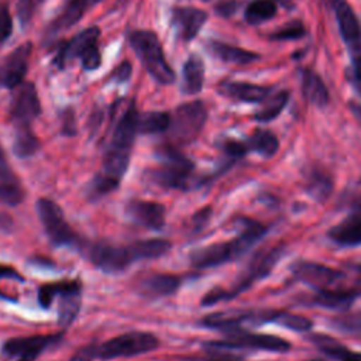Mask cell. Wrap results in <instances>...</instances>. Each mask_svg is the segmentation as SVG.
I'll return each mask as SVG.
<instances>
[{
    "label": "cell",
    "mask_w": 361,
    "mask_h": 361,
    "mask_svg": "<svg viewBox=\"0 0 361 361\" xmlns=\"http://www.w3.org/2000/svg\"><path fill=\"white\" fill-rule=\"evenodd\" d=\"M138 114L134 103H127L121 114L114 118L111 135L104 151L100 175L117 186L128 168L133 144L138 133Z\"/></svg>",
    "instance_id": "obj_1"
},
{
    "label": "cell",
    "mask_w": 361,
    "mask_h": 361,
    "mask_svg": "<svg viewBox=\"0 0 361 361\" xmlns=\"http://www.w3.org/2000/svg\"><path fill=\"white\" fill-rule=\"evenodd\" d=\"M265 233L267 228L261 223L254 220H243V228L235 238L192 251L190 262L196 268L219 267L248 251L258 240L262 238Z\"/></svg>",
    "instance_id": "obj_2"
},
{
    "label": "cell",
    "mask_w": 361,
    "mask_h": 361,
    "mask_svg": "<svg viewBox=\"0 0 361 361\" xmlns=\"http://www.w3.org/2000/svg\"><path fill=\"white\" fill-rule=\"evenodd\" d=\"M130 45L148 73L162 85H169L175 80V72L168 63L159 38L154 31L138 30L130 34Z\"/></svg>",
    "instance_id": "obj_3"
},
{
    "label": "cell",
    "mask_w": 361,
    "mask_h": 361,
    "mask_svg": "<svg viewBox=\"0 0 361 361\" xmlns=\"http://www.w3.org/2000/svg\"><path fill=\"white\" fill-rule=\"evenodd\" d=\"M207 120V109L203 102L193 100L176 107L171 116L169 138L176 145H185L197 138Z\"/></svg>",
    "instance_id": "obj_4"
},
{
    "label": "cell",
    "mask_w": 361,
    "mask_h": 361,
    "mask_svg": "<svg viewBox=\"0 0 361 361\" xmlns=\"http://www.w3.org/2000/svg\"><path fill=\"white\" fill-rule=\"evenodd\" d=\"M159 157L161 164L149 171V179L162 188H186L193 171V162L183 157L173 145L164 147Z\"/></svg>",
    "instance_id": "obj_5"
},
{
    "label": "cell",
    "mask_w": 361,
    "mask_h": 361,
    "mask_svg": "<svg viewBox=\"0 0 361 361\" xmlns=\"http://www.w3.org/2000/svg\"><path fill=\"white\" fill-rule=\"evenodd\" d=\"M334 11L340 35L351 56L350 71L361 72V27L358 18L345 0H323Z\"/></svg>",
    "instance_id": "obj_6"
},
{
    "label": "cell",
    "mask_w": 361,
    "mask_h": 361,
    "mask_svg": "<svg viewBox=\"0 0 361 361\" xmlns=\"http://www.w3.org/2000/svg\"><path fill=\"white\" fill-rule=\"evenodd\" d=\"M159 345L158 338L148 331H130L113 337L97 347V357L104 360L134 357L155 350Z\"/></svg>",
    "instance_id": "obj_7"
},
{
    "label": "cell",
    "mask_w": 361,
    "mask_h": 361,
    "mask_svg": "<svg viewBox=\"0 0 361 361\" xmlns=\"http://www.w3.org/2000/svg\"><path fill=\"white\" fill-rule=\"evenodd\" d=\"M209 348L233 350V348H251V350H265L283 353L290 348L289 341L271 334L250 333L240 327L227 330V338L223 341H213L207 344Z\"/></svg>",
    "instance_id": "obj_8"
},
{
    "label": "cell",
    "mask_w": 361,
    "mask_h": 361,
    "mask_svg": "<svg viewBox=\"0 0 361 361\" xmlns=\"http://www.w3.org/2000/svg\"><path fill=\"white\" fill-rule=\"evenodd\" d=\"M37 213L49 241L54 245H69L78 241V237L66 221L62 209L54 200L47 197L38 199Z\"/></svg>",
    "instance_id": "obj_9"
},
{
    "label": "cell",
    "mask_w": 361,
    "mask_h": 361,
    "mask_svg": "<svg viewBox=\"0 0 361 361\" xmlns=\"http://www.w3.org/2000/svg\"><path fill=\"white\" fill-rule=\"evenodd\" d=\"M41 103L35 86L31 82H23L14 87L10 116L16 127H31V123L39 116Z\"/></svg>",
    "instance_id": "obj_10"
},
{
    "label": "cell",
    "mask_w": 361,
    "mask_h": 361,
    "mask_svg": "<svg viewBox=\"0 0 361 361\" xmlns=\"http://www.w3.org/2000/svg\"><path fill=\"white\" fill-rule=\"evenodd\" d=\"M282 252H283V247L282 245L271 247L268 250H262V251L257 252L251 258L245 272L241 275L238 282L228 290L230 296L234 298L240 292H243L247 288H250L251 283H254L255 281H258L261 278H265L274 269V267L276 265V262L282 257Z\"/></svg>",
    "instance_id": "obj_11"
},
{
    "label": "cell",
    "mask_w": 361,
    "mask_h": 361,
    "mask_svg": "<svg viewBox=\"0 0 361 361\" xmlns=\"http://www.w3.org/2000/svg\"><path fill=\"white\" fill-rule=\"evenodd\" d=\"M31 54H32V44L23 42L0 61V86L1 87L14 89L20 83H23V79L28 71Z\"/></svg>",
    "instance_id": "obj_12"
},
{
    "label": "cell",
    "mask_w": 361,
    "mask_h": 361,
    "mask_svg": "<svg viewBox=\"0 0 361 361\" xmlns=\"http://www.w3.org/2000/svg\"><path fill=\"white\" fill-rule=\"evenodd\" d=\"M92 264L106 272H120L130 267L135 258L130 245L117 247L107 243H96L89 250Z\"/></svg>",
    "instance_id": "obj_13"
},
{
    "label": "cell",
    "mask_w": 361,
    "mask_h": 361,
    "mask_svg": "<svg viewBox=\"0 0 361 361\" xmlns=\"http://www.w3.org/2000/svg\"><path fill=\"white\" fill-rule=\"evenodd\" d=\"M292 272L296 279L319 290L330 288L344 278V274L338 269L313 261H298L292 264Z\"/></svg>",
    "instance_id": "obj_14"
},
{
    "label": "cell",
    "mask_w": 361,
    "mask_h": 361,
    "mask_svg": "<svg viewBox=\"0 0 361 361\" xmlns=\"http://www.w3.org/2000/svg\"><path fill=\"white\" fill-rule=\"evenodd\" d=\"M100 37V28L99 27H89L79 34H76L73 38H71L68 42L62 45L59 49L55 63L62 69L68 59L72 58H83L87 52L97 48V39Z\"/></svg>",
    "instance_id": "obj_15"
},
{
    "label": "cell",
    "mask_w": 361,
    "mask_h": 361,
    "mask_svg": "<svg viewBox=\"0 0 361 361\" xmlns=\"http://www.w3.org/2000/svg\"><path fill=\"white\" fill-rule=\"evenodd\" d=\"M207 13L196 7H175L172 10L171 23L175 27L178 35L183 41L193 39L207 20Z\"/></svg>",
    "instance_id": "obj_16"
},
{
    "label": "cell",
    "mask_w": 361,
    "mask_h": 361,
    "mask_svg": "<svg viewBox=\"0 0 361 361\" xmlns=\"http://www.w3.org/2000/svg\"><path fill=\"white\" fill-rule=\"evenodd\" d=\"M100 0H66L58 16L49 23L47 35L55 37L59 32L75 25L90 8H93Z\"/></svg>",
    "instance_id": "obj_17"
},
{
    "label": "cell",
    "mask_w": 361,
    "mask_h": 361,
    "mask_svg": "<svg viewBox=\"0 0 361 361\" xmlns=\"http://www.w3.org/2000/svg\"><path fill=\"white\" fill-rule=\"evenodd\" d=\"M58 336H28L10 338L3 344V353L20 357L24 361H32L41 351H44Z\"/></svg>",
    "instance_id": "obj_18"
},
{
    "label": "cell",
    "mask_w": 361,
    "mask_h": 361,
    "mask_svg": "<svg viewBox=\"0 0 361 361\" xmlns=\"http://www.w3.org/2000/svg\"><path fill=\"white\" fill-rule=\"evenodd\" d=\"M127 213L135 223L147 228L159 230L165 224V206L157 202L134 199L127 204Z\"/></svg>",
    "instance_id": "obj_19"
},
{
    "label": "cell",
    "mask_w": 361,
    "mask_h": 361,
    "mask_svg": "<svg viewBox=\"0 0 361 361\" xmlns=\"http://www.w3.org/2000/svg\"><path fill=\"white\" fill-rule=\"evenodd\" d=\"M219 93L238 102L262 103L272 93V87L248 82L224 80L219 85Z\"/></svg>",
    "instance_id": "obj_20"
},
{
    "label": "cell",
    "mask_w": 361,
    "mask_h": 361,
    "mask_svg": "<svg viewBox=\"0 0 361 361\" xmlns=\"http://www.w3.org/2000/svg\"><path fill=\"white\" fill-rule=\"evenodd\" d=\"M58 323L69 326L79 313L82 303V288L79 282H61L59 285Z\"/></svg>",
    "instance_id": "obj_21"
},
{
    "label": "cell",
    "mask_w": 361,
    "mask_h": 361,
    "mask_svg": "<svg viewBox=\"0 0 361 361\" xmlns=\"http://www.w3.org/2000/svg\"><path fill=\"white\" fill-rule=\"evenodd\" d=\"M24 195V188L0 147V199L10 206H16L23 202Z\"/></svg>",
    "instance_id": "obj_22"
},
{
    "label": "cell",
    "mask_w": 361,
    "mask_h": 361,
    "mask_svg": "<svg viewBox=\"0 0 361 361\" xmlns=\"http://www.w3.org/2000/svg\"><path fill=\"white\" fill-rule=\"evenodd\" d=\"M300 85H302V92L306 100L317 107H324L327 106L330 96L327 86L324 85L323 79L312 69L309 68H302L300 69Z\"/></svg>",
    "instance_id": "obj_23"
},
{
    "label": "cell",
    "mask_w": 361,
    "mask_h": 361,
    "mask_svg": "<svg viewBox=\"0 0 361 361\" xmlns=\"http://www.w3.org/2000/svg\"><path fill=\"white\" fill-rule=\"evenodd\" d=\"M207 48L216 58L227 63L250 65L259 59V55L257 52H252L240 47H234L226 42H220V41H210L207 44Z\"/></svg>",
    "instance_id": "obj_24"
},
{
    "label": "cell",
    "mask_w": 361,
    "mask_h": 361,
    "mask_svg": "<svg viewBox=\"0 0 361 361\" xmlns=\"http://www.w3.org/2000/svg\"><path fill=\"white\" fill-rule=\"evenodd\" d=\"M360 295V290L353 289H320L313 298L312 302L317 306L327 307V309H336V310H345L348 309L355 298Z\"/></svg>",
    "instance_id": "obj_25"
},
{
    "label": "cell",
    "mask_w": 361,
    "mask_h": 361,
    "mask_svg": "<svg viewBox=\"0 0 361 361\" xmlns=\"http://www.w3.org/2000/svg\"><path fill=\"white\" fill-rule=\"evenodd\" d=\"M329 237L338 245H361V216H350L329 230Z\"/></svg>",
    "instance_id": "obj_26"
},
{
    "label": "cell",
    "mask_w": 361,
    "mask_h": 361,
    "mask_svg": "<svg viewBox=\"0 0 361 361\" xmlns=\"http://www.w3.org/2000/svg\"><path fill=\"white\" fill-rule=\"evenodd\" d=\"M180 285V279L176 275L171 274H154L145 278L141 285V293L149 298L157 296H168L178 290Z\"/></svg>",
    "instance_id": "obj_27"
},
{
    "label": "cell",
    "mask_w": 361,
    "mask_h": 361,
    "mask_svg": "<svg viewBox=\"0 0 361 361\" xmlns=\"http://www.w3.org/2000/svg\"><path fill=\"white\" fill-rule=\"evenodd\" d=\"M204 82V63L199 55H190L182 69V89L188 94L202 90Z\"/></svg>",
    "instance_id": "obj_28"
},
{
    "label": "cell",
    "mask_w": 361,
    "mask_h": 361,
    "mask_svg": "<svg viewBox=\"0 0 361 361\" xmlns=\"http://www.w3.org/2000/svg\"><path fill=\"white\" fill-rule=\"evenodd\" d=\"M131 252L138 259H155L165 255L171 250V243L164 238H147L130 244Z\"/></svg>",
    "instance_id": "obj_29"
},
{
    "label": "cell",
    "mask_w": 361,
    "mask_h": 361,
    "mask_svg": "<svg viewBox=\"0 0 361 361\" xmlns=\"http://www.w3.org/2000/svg\"><path fill=\"white\" fill-rule=\"evenodd\" d=\"M247 147L248 151H255L265 158H271L279 149V141L269 130H255L247 140Z\"/></svg>",
    "instance_id": "obj_30"
},
{
    "label": "cell",
    "mask_w": 361,
    "mask_h": 361,
    "mask_svg": "<svg viewBox=\"0 0 361 361\" xmlns=\"http://www.w3.org/2000/svg\"><path fill=\"white\" fill-rule=\"evenodd\" d=\"M289 100V92L281 90L278 93H271L264 102L261 109L254 114V120L259 123H268L274 118H276L281 111L285 109Z\"/></svg>",
    "instance_id": "obj_31"
},
{
    "label": "cell",
    "mask_w": 361,
    "mask_h": 361,
    "mask_svg": "<svg viewBox=\"0 0 361 361\" xmlns=\"http://www.w3.org/2000/svg\"><path fill=\"white\" fill-rule=\"evenodd\" d=\"M276 10L278 4L275 0H254L245 7L244 18L248 24L257 25L275 17Z\"/></svg>",
    "instance_id": "obj_32"
},
{
    "label": "cell",
    "mask_w": 361,
    "mask_h": 361,
    "mask_svg": "<svg viewBox=\"0 0 361 361\" xmlns=\"http://www.w3.org/2000/svg\"><path fill=\"white\" fill-rule=\"evenodd\" d=\"M171 116L165 111H147L138 114V133L141 134H159L168 131Z\"/></svg>",
    "instance_id": "obj_33"
},
{
    "label": "cell",
    "mask_w": 361,
    "mask_h": 361,
    "mask_svg": "<svg viewBox=\"0 0 361 361\" xmlns=\"http://www.w3.org/2000/svg\"><path fill=\"white\" fill-rule=\"evenodd\" d=\"M39 148V141L32 133L31 127H17L16 138L13 142V151L20 158L31 157Z\"/></svg>",
    "instance_id": "obj_34"
},
{
    "label": "cell",
    "mask_w": 361,
    "mask_h": 361,
    "mask_svg": "<svg viewBox=\"0 0 361 361\" xmlns=\"http://www.w3.org/2000/svg\"><path fill=\"white\" fill-rule=\"evenodd\" d=\"M333 189V182L330 176L319 169H313L306 182V190L307 193L316 199V200H324L330 196Z\"/></svg>",
    "instance_id": "obj_35"
},
{
    "label": "cell",
    "mask_w": 361,
    "mask_h": 361,
    "mask_svg": "<svg viewBox=\"0 0 361 361\" xmlns=\"http://www.w3.org/2000/svg\"><path fill=\"white\" fill-rule=\"evenodd\" d=\"M310 340L313 341V344L322 351L326 355L331 357V358H337V360H341L350 350H347L341 343H338L336 338L327 336V334H322V333H317V334H313L310 337Z\"/></svg>",
    "instance_id": "obj_36"
},
{
    "label": "cell",
    "mask_w": 361,
    "mask_h": 361,
    "mask_svg": "<svg viewBox=\"0 0 361 361\" xmlns=\"http://www.w3.org/2000/svg\"><path fill=\"white\" fill-rule=\"evenodd\" d=\"M331 326L344 334L361 336V312H347L331 319Z\"/></svg>",
    "instance_id": "obj_37"
},
{
    "label": "cell",
    "mask_w": 361,
    "mask_h": 361,
    "mask_svg": "<svg viewBox=\"0 0 361 361\" xmlns=\"http://www.w3.org/2000/svg\"><path fill=\"white\" fill-rule=\"evenodd\" d=\"M282 326H285L289 330L293 331H299V333H306L312 329L313 323L300 314H293V313H288V312H279L276 319L274 320Z\"/></svg>",
    "instance_id": "obj_38"
},
{
    "label": "cell",
    "mask_w": 361,
    "mask_h": 361,
    "mask_svg": "<svg viewBox=\"0 0 361 361\" xmlns=\"http://www.w3.org/2000/svg\"><path fill=\"white\" fill-rule=\"evenodd\" d=\"M305 34H306L305 25L300 21L295 20V21H289L283 27L271 32L269 38L274 41H288V39H299L305 37Z\"/></svg>",
    "instance_id": "obj_39"
},
{
    "label": "cell",
    "mask_w": 361,
    "mask_h": 361,
    "mask_svg": "<svg viewBox=\"0 0 361 361\" xmlns=\"http://www.w3.org/2000/svg\"><path fill=\"white\" fill-rule=\"evenodd\" d=\"M44 0H17V16L21 24H27Z\"/></svg>",
    "instance_id": "obj_40"
},
{
    "label": "cell",
    "mask_w": 361,
    "mask_h": 361,
    "mask_svg": "<svg viewBox=\"0 0 361 361\" xmlns=\"http://www.w3.org/2000/svg\"><path fill=\"white\" fill-rule=\"evenodd\" d=\"M13 31V18L6 4L0 6V42L10 38Z\"/></svg>",
    "instance_id": "obj_41"
},
{
    "label": "cell",
    "mask_w": 361,
    "mask_h": 361,
    "mask_svg": "<svg viewBox=\"0 0 361 361\" xmlns=\"http://www.w3.org/2000/svg\"><path fill=\"white\" fill-rule=\"evenodd\" d=\"M59 285L61 283H49V285H44V286L39 288L38 302L44 309L49 307L52 299L59 293Z\"/></svg>",
    "instance_id": "obj_42"
},
{
    "label": "cell",
    "mask_w": 361,
    "mask_h": 361,
    "mask_svg": "<svg viewBox=\"0 0 361 361\" xmlns=\"http://www.w3.org/2000/svg\"><path fill=\"white\" fill-rule=\"evenodd\" d=\"M223 149L226 151V154H228L233 158H240L248 152L247 142H241V141H235V140H227L223 144Z\"/></svg>",
    "instance_id": "obj_43"
},
{
    "label": "cell",
    "mask_w": 361,
    "mask_h": 361,
    "mask_svg": "<svg viewBox=\"0 0 361 361\" xmlns=\"http://www.w3.org/2000/svg\"><path fill=\"white\" fill-rule=\"evenodd\" d=\"M102 62V55H100V51L99 48H94L92 49L90 52H87L83 58H82V66L87 71H93L96 68H99Z\"/></svg>",
    "instance_id": "obj_44"
},
{
    "label": "cell",
    "mask_w": 361,
    "mask_h": 361,
    "mask_svg": "<svg viewBox=\"0 0 361 361\" xmlns=\"http://www.w3.org/2000/svg\"><path fill=\"white\" fill-rule=\"evenodd\" d=\"M94 357H97V347L87 345L80 350H78L69 361H93Z\"/></svg>",
    "instance_id": "obj_45"
},
{
    "label": "cell",
    "mask_w": 361,
    "mask_h": 361,
    "mask_svg": "<svg viewBox=\"0 0 361 361\" xmlns=\"http://www.w3.org/2000/svg\"><path fill=\"white\" fill-rule=\"evenodd\" d=\"M212 350H216V351H213L204 361H245L244 358L234 355L231 353H227L224 350L223 351L220 348H212Z\"/></svg>",
    "instance_id": "obj_46"
},
{
    "label": "cell",
    "mask_w": 361,
    "mask_h": 361,
    "mask_svg": "<svg viewBox=\"0 0 361 361\" xmlns=\"http://www.w3.org/2000/svg\"><path fill=\"white\" fill-rule=\"evenodd\" d=\"M131 76V65L128 62H121L116 69L111 72L110 79H114L117 82H124Z\"/></svg>",
    "instance_id": "obj_47"
},
{
    "label": "cell",
    "mask_w": 361,
    "mask_h": 361,
    "mask_svg": "<svg viewBox=\"0 0 361 361\" xmlns=\"http://www.w3.org/2000/svg\"><path fill=\"white\" fill-rule=\"evenodd\" d=\"M237 7H238V3L235 0H221L220 3L216 4V13L223 17H228L237 10Z\"/></svg>",
    "instance_id": "obj_48"
},
{
    "label": "cell",
    "mask_w": 361,
    "mask_h": 361,
    "mask_svg": "<svg viewBox=\"0 0 361 361\" xmlns=\"http://www.w3.org/2000/svg\"><path fill=\"white\" fill-rule=\"evenodd\" d=\"M0 278L23 281V276L20 275V272H18L17 269H14V268L10 267V265H3V264H0Z\"/></svg>",
    "instance_id": "obj_49"
},
{
    "label": "cell",
    "mask_w": 361,
    "mask_h": 361,
    "mask_svg": "<svg viewBox=\"0 0 361 361\" xmlns=\"http://www.w3.org/2000/svg\"><path fill=\"white\" fill-rule=\"evenodd\" d=\"M348 82L355 89V92L361 94V72H354L348 69Z\"/></svg>",
    "instance_id": "obj_50"
},
{
    "label": "cell",
    "mask_w": 361,
    "mask_h": 361,
    "mask_svg": "<svg viewBox=\"0 0 361 361\" xmlns=\"http://www.w3.org/2000/svg\"><path fill=\"white\" fill-rule=\"evenodd\" d=\"M340 361H361V353L348 351Z\"/></svg>",
    "instance_id": "obj_51"
},
{
    "label": "cell",
    "mask_w": 361,
    "mask_h": 361,
    "mask_svg": "<svg viewBox=\"0 0 361 361\" xmlns=\"http://www.w3.org/2000/svg\"><path fill=\"white\" fill-rule=\"evenodd\" d=\"M350 109L353 111V114L361 121V104H357V103H350Z\"/></svg>",
    "instance_id": "obj_52"
},
{
    "label": "cell",
    "mask_w": 361,
    "mask_h": 361,
    "mask_svg": "<svg viewBox=\"0 0 361 361\" xmlns=\"http://www.w3.org/2000/svg\"><path fill=\"white\" fill-rule=\"evenodd\" d=\"M357 210H358V213H360V216H361V196H360V199H358V202H357Z\"/></svg>",
    "instance_id": "obj_53"
},
{
    "label": "cell",
    "mask_w": 361,
    "mask_h": 361,
    "mask_svg": "<svg viewBox=\"0 0 361 361\" xmlns=\"http://www.w3.org/2000/svg\"><path fill=\"white\" fill-rule=\"evenodd\" d=\"M357 269L361 272V265H358V267H357Z\"/></svg>",
    "instance_id": "obj_54"
},
{
    "label": "cell",
    "mask_w": 361,
    "mask_h": 361,
    "mask_svg": "<svg viewBox=\"0 0 361 361\" xmlns=\"http://www.w3.org/2000/svg\"><path fill=\"white\" fill-rule=\"evenodd\" d=\"M0 298H4V295H3V293H0Z\"/></svg>",
    "instance_id": "obj_55"
},
{
    "label": "cell",
    "mask_w": 361,
    "mask_h": 361,
    "mask_svg": "<svg viewBox=\"0 0 361 361\" xmlns=\"http://www.w3.org/2000/svg\"><path fill=\"white\" fill-rule=\"evenodd\" d=\"M203 1H209V0H203Z\"/></svg>",
    "instance_id": "obj_56"
},
{
    "label": "cell",
    "mask_w": 361,
    "mask_h": 361,
    "mask_svg": "<svg viewBox=\"0 0 361 361\" xmlns=\"http://www.w3.org/2000/svg\"><path fill=\"white\" fill-rule=\"evenodd\" d=\"M20 361H24V360H20Z\"/></svg>",
    "instance_id": "obj_57"
}]
</instances>
